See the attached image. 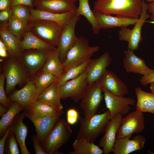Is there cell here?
<instances>
[{
  "instance_id": "1",
  "label": "cell",
  "mask_w": 154,
  "mask_h": 154,
  "mask_svg": "<svg viewBox=\"0 0 154 154\" xmlns=\"http://www.w3.org/2000/svg\"><path fill=\"white\" fill-rule=\"evenodd\" d=\"M141 0H96L93 12L138 19L142 12Z\"/></svg>"
},
{
  "instance_id": "2",
  "label": "cell",
  "mask_w": 154,
  "mask_h": 154,
  "mask_svg": "<svg viewBox=\"0 0 154 154\" xmlns=\"http://www.w3.org/2000/svg\"><path fill=\"white\" fill-rule=\"evenodd\" d=\"M80 127L76 138L94 142L102 133H104L111 119L108 110L101 114H94L87 118L79 117Z\"/></svg>"
},
{
  "instance_id": "3",
  "label": "cell",
  "mask_w": 154,
  "mask_h": 154,
  "mask_svg": "<svg viewBox=\"0 0 154 154\" xmlns=\"http://www.w3.org/2000/svg\"><path fill=\"white\" fill-rule=\"evenodd\" d=\"M69 125L64 119L60 118L48 132L40 143L46 154H63L58 150L68 142L72 134Z\"/></svg>"
},
{
  "instance_id": "4",
  "label": "cell",
  "mask_w": 154,
  "mask_h": 154,
  "mask_svg": "<svg viewBox=\"0 0 154 154\" xmlns=\"http://www.w3.org/2000/svg\"><path fill=\"white\" fill-rule=\"evenodd\" d=\"M98 46H90L88 40L82 37L78 38L68 52L62 63L64 70L79 65L91 59L100 49Z\"/></svg>"
},
{
  "instance_id": "5",
  "label": "cell",
  "mask_w": 154,
  "mask_h": 154,
  "mask_svg": "<svg viewBox=\"0 0 154 154\" xmlns=\"http://www.w3.org/2000/svg\"><path fill=\"white\" fill-rule=\"evenodd\" d=\"M62 28L54 21L31 19L28 21V30L41 40L56 47Z\"/></svg>"
},
{
  "instance_id": "6",
  "label": "cell",
  "mask_w": 154,
  "mask_h": 154,
  "mask_svg": "<svg viewBox=\"0 0 154 154\" xmlns=\"http://www.w3.org/2000/svg\"><path fill=\"white\" fill-rule=\"evenodd\" d=\"M51 50L30 49L21 50L18 59L29 77L35 76V75L42 70Z\"/></svg>"
},
{
  "instance_id": "7",
  "label": "cell",
  "mask_w": 154,
  "mask_h": 154,
  "mask_svg": "<svg viewBox=\"0 0 154 154\" xmlns=\"http://www.w3.org/2000/svg\"><path fill=\"white\" fill-rule=\"evenodd\" d=\"M141 13L137 22L132 29L125 28H121L118 31L119 39L120 40L128 42V48L132 51L138 49L141 41V29L146 20L151 15L147 13L148 4L144 0H141Z\"/></svg>"
},
{
  "instance_id": "8",
  "label": "cell",
  "mask_w": 154,
  "mask_h": 154,
  "mask_svg": "<svg viewBox=\"0 0 154 154\" xmlns=\"http://www.w3.org/2000/svg\"><path fill=\"white\" fill-rule=\"evenodd\" d=\"M2 73L6 79L7 94L13 91L17 85L29 80L18 58L10 57L5 64Z\"/></svg>"
},
{
  "instance_id": "9",
  "label": "cell",
  "mask_w": 154,
  "mask_h": 154,
  "mask_svg": "<svg viewBox=\"0 0 154 154\" xmlns=\"http://www.w3.org/2000/svg\"><path fill=\"white\" fill-rule=\"evenodd\" d=\"M103 88L98 82L88 85L80 106L84 117H89L98 110L104 98Z\"/></svg>"
},
{
  "instance_id": "10",
  "label": "cell",
  "mask_w": 154,
  "mask_h": 154,
  "mask_svg": "<svg viewBox=\"0 0 154 154\" xmlns=\"http://www.w3.org/2000/svg\"><path fill=\"white\" fill-rule=\"evenodd\" d=\"M79 19V17L76 15V11L61 30L56 48L62 64L68 52L78 38L75 34V29L76 23Z\"/></svg>"
},
{
  "instance_id": "11",
  "label": "cell",
  "mask_w": 154,
  "mask_h": 154,
  "mask_svg": "<svg viewBox=\"0 0 154 154\" xmlns=\"http://www.w3.org/2000/svg\"><path fill=\"white\" fill-rule=\"evenodd\" d=\"M86 70L77 78L68 81L60 86L61 99L70 98L75 102L82 99L88 84Z\"/></svg>"
},
{
  "instance_id": "12",
  "label": "cell",
  "mask_w": 154,
  "mask_h": 154,
  "mask_svg": "<svg viewBox=\"0 0 154 154\" xmlns=\"http://www.w3.org/2000/svg\"><path fill=\"white\" fill-rule=\"evenodd\" d=\"M145 128L143 114L136 110L122 117L117 134L116 139L131 136L133 133L142 131Z\"/></svg>"
},
{
  "instance_id": "13",
  "label": "cell",
  "mask_w": 154,
  "mask_h": 154,
  "mask_svg": "<svg viewBox=\"0 0 154 154\" xmlns=\"http://www.w3.org/2000/svg\"><path fill=\"white\" fill-rule=\"evenodd\" d=\"M103 90L106 108L110 112L111 119L119 114L123 115L128 114L131 109L129 106L135 104L133 98L116 96Z\"/></svg>"
},
{
  "instance_id": "14",
  "label": "cell",
  "mask_w": 154,
  "mask_h": 154,
  "mask_svg": "<svg viewBox=\"0 0 154 154\" xmlns=\"http://www.w3.org/2000/svg\"><path fill=\"white\" fill-rule=\"evenodd\" d=\"M77 0H34L36 9L53 13H64L76 11Z\"/></svg>"
},
{
  "instance_id": "15",
  "label": "cell",
  "mask_w": 154,
  "mask_h": 154,
  "mask_svg": "<svg viewBox=\"0 0 154 154\" xmlns=\"http://www.w3.org/2000/svg\"><path fill=\"white\" fill-rule=\"evenodd\" d=\"M25 117L33 123L37 135L41 142L47 134L60 118L61 115L56 116L40 115L25 110Z\"/></svg>"
},
{
  "instance_id": "16",
  "label": "cell",
  "mask_w": 154,
  "mask_h": 154,
  "mask_svg": "<svg viewBox=\"0 0 154 154\" xmlns=\"http://www.w3.org/2000/svg\"><path fill=\"white\" fill-rule=\"evenodd\" d=\"M123 115L119 114L112 118L106 129L105 133L99 142V146L102 148L104 153L113 152L116 140V135L120 125Z\"/></svg>"
},
{
  "instance_id": "17",
  "label": "cell",
  "mask_w": 154,
  "mask_h": 154,
  "mask_svg": "<svg viewBox=\"0 0 154 154\" xmlns=\"http://www.w3.org/2000/svg\"><path fill=\"white\" fill-rule=\"evenodd\" d=\"M97 82L103 89L116 95L123 96L128 93L126 85L112 71L106 69Z\"/></svg>"
},
{
  "instance_id": "18",
  "label": "cell",
  "mask_w": 154,
  "mask_h": 154,
  "mask_svg": "<svg viewBox=\"0 0 154 154\" xmlns=\"http://www.w3.org/2000/svg\"><path fill=\"white\" fill-rule=\"evenodd\" d=\"M112 58L108 52L99 57L90 60L86 69V81L88 85L97 82L110 65Z\"/></svg>"
},
{
  "instance_id": "19",
  "label": "cell",
  "mask_w": 154,
  "mask_h": 154,
  "mask_svg": "<svg viewBox=\"0 0 154 154\" xmlns=\"http://www.w3.org/2000/svg\"><path fill=\"white\" fill-rule=\"evenodd\" d=\"M131 136L116 139L113 150L114 154H129L142 149L146 141L145 137L140 134L130 139Z\"/></svg>"
},
{
  "instance_id": "20",
  "label": "cell",
  "mask_w": 154,
  "mask_h": 154,
  "mask_svg": "<svg viewBox=\"0 0 154 154\" xmlns=\"http://www.w3.org/2000/svg\"><path fill=\"white\" fill-rule=\"evenodd\" d=\"M123 67L128 72L137 73L143 76L149 75L154 71L146 65L145 61L136 56L129 49L124 51Z\"/></svg>"
},
{
  "instance_id": "21",
  "label": "cell",
  "mask_w": 154,
  "mask_h": 154,
  "mask_svg": "<svg viewBox=\"0 0 154 154\" xmlns=\"http://www.w3.org/2000/svg\"><path fill=\"white\" fill-rule=\"evenodd\" d=\"M93 12L100 29H106L115 27H119L121 29L127 28L129 25H134L139 19L113 16L100 13Z\"/></svg>"
},
{
  "instance_id": "22",
  "label": "cell",
  "mask_w": 154,
  "mask_h": 154,
  "mask_svg": "<svg viewBox=\"0 0 154 154\" xmlns=\"http://www.w3.org/2000/svg\"><path fill=\"white\" fill-rule=\"evenodd\" d=\"M25 117L24 112L20 115L16 116L9 127L15 134L16 140L19 145L21 153L30 154L31 153L27 149L25 143L28 128L23 122V119Z\"/></svg>"
},
{
  "instance_id": "23",
  "label": "cell",
  "mask_w": 154,
  "mask_h": 154,
  "mask_svg": "<svg viewBox=\"0 0 154 154\" xmlns=\"http://www.w3.org/2000/svg\"><path fill=\"white\" fill-rule=\"evenodd\" d=\"M35 90L36 88L32 80H29L22 88L13 92L9 98L12 101L20 104L24 107L25 110L34 101Z\"/></svg>"
},
{
  "instance_id": "24",
  "label": "cell",
  "mask_w": 154,
  "mask_h": 154,
  "mask_svg": "<svg viewBox=\"0 0 154 154\" xmlns=\"http://www.w3.org/2000/svg\"><path fill=\"white\" fill-rule=\"evenodd\" d=\"M31 19L52 21L58 23L62 27L71 18L76 11L64 13H55L42 11L29 7Z\"/></svg>"
},
{
  "instance_id": "25",
  "label": "cell",
  "mask_w": 154,
  "mask_h": 154,
  "mask_svg": "<svg viewBox=\"0 0 154 154\" xmlns=\"http://www.w3.org/2000/svg\"><path fill=\"white\" fill-rule=\"evenodd\" d=\"M0 40L4 43L10 57L18 58L21 52L20 40L8 30L7 24L1 25Z\"/></svg>"
},
{
  "instance_id": "26",
  "label": "cell",
  "mask_w": 154,
  "mask_h": 154,
  "mask_svg": "<svg viewBox=\"0 0 154 154\" xmlns=\"http://www.w3.org/2000/svg\"><path fill=\"white\" fill-rule=\"evenodd\" d=\"M60 86L57 80L46 88L39 95L37 100L47 102L58 110H62L63 106L60 101Z\"/></svg>"
},
{
  "instance_id": "27",
  "label": "cell",
  "mask_w": 154,
  "mask_h": 154,
  "mask_svg": "<svg viewBox=\"0 0 154 154\" xmlns=\"http://www.w3.org/2000/svg\"><path fill=\"white\" fill-rule=\"evenodd\" d=\"M64 70L62 64L60 59L58 50L57 48L54 47L50 51L41 72L50 73L58 77Z\"/></svg>"
},
{
  "instance_id": "28",
  "label": "cell",
  "mask_w": 154,
  "mask_h": 154,
  "mask_svg": "<svg viewBox=\"0 0 154 154\" xmlns=\"http://www.w3.org/2000/svg\"><path fill=\"white\" fill-rule=\"evenodd\" d=\"M135 92L137 99L136 110L154 114V93L145 92L139 87L135 88Z\"/></svg>"
},
{
  "instance_id": "29",
  "label": "cell",
  "mask_w": 154,
  "mask_h": 154,
  "mask_svg": "<svg viewBox=\"0 0 154 154\" xmlns=\"http://www.w3.org/2000/svg\"><path fill=\"white\" fill-rule=\"evenodd\" d=\"M21 50L30 49L49 50L55 47L41 40L28 31L19 42Z\"/></svg>"
},
{
  "instance_id": "30",
  "label": "cell",
  "mask_w": 154,
  "mask_h": 154,
  "mask_svg": "<svg viewBox=\"0 0 154 154\" xmlns=\"http://www.w3.org/2000/svg\"><path fill=\"white\" fill-rule=\"evenodd\" d=\"M25 110L34 114L43 116L62 115L64 113L63 111L58 110L50 104L38 100L33 102Z\"/></svg>"
},
{
  "instance_id": "31",
  "label": "cell",
  "mask_w": 154,
  "mask_h": 154,
  "mask_svg": "<svg viewBox=\"0 0 154 154\" xmlns=\"http://www.w3.org/2000/svg\"><path fill=\"white\" fill-rule=\"evenodd\" d=\"M73 151L69 154H102V149L95 144L94 142H89L83 139L76 138L72 144Z\"/></svg>"
},
{
  "instance_id": "32",
  "label": "cell",
  "mask_w": 154,
  "mask_h": 154,
  "mask_svg": "<svg viewBox=\"0 0 154 154\" xmlns=\"http://www.w3.org/2000/svg\"><path fill=\"white\" fill-rule=\"evenodd\" d=\"M24 109V107L18 102L13 101L7 111L0 120V135L3 136L11 125L17 115Z\"/></svg>"
},
{
  "instance_id": "33",
  "label": "cell",
  "mask_w": 154,
  "mask_h": 154,
  "mask_svg": "<svg viewBox=\"0 0 154 154\" xmlns=\"http://www.w3.org/2000/svg\"><path fill=\"white\" fill-rule=\"evenodd\" d=\"M79 4L76 10V14L79 17L81 15L84 16L92 26V31L95 34L99 33L100 28L93 12L90 8L89 0H78Z\"/></svg>"
},
{
  "instance_id": "34",
  "label": "cell",
  "mask_w": 154,
  "mask_h": 154,
  "mask_svg": "<svg viewBox=\"0 0 154 154\" xmlns=\"http://www.w3.org/2000/svg\"><path fill=\"white\" fill-rule=\"evenodd\" d=\"M58 79L52 74L44 72H41L34 77L32 80L36 88L34 101L37 100L42 92Z\"/></svg>"
},
{
  "instance_id": "35",
  "label": "cell",
  "mask_w": 154,
  "mask_h": 154,
  "mask_svg": "<svg viewBox=\"0 0 154 154\" xmlns=\"http://www.w3.org/2000/svg\"><path fill=\"white\" fill-rule=\"evenodd\" d=\"M28 20L19 19L12 15L7 24L8 31L21 40L28 31Z\"/></svg>"
},
{
  "instance_id": "36",
  "label": "cell",
  "mask_w": 154,
  "mask_h": 154,
  "mask_svg": "<svg viewBox=\"0 0 154 154\" xmlns=\"http://www.w3.org/2000/svg\"><path fill=\"white\" fill-rule=\"evenodd\" d=\"M91 59L78 66L64 70L58 80L60 85L69 80L74 79L84 72L87 69Z\"/></svg>"
},
{
  "instance_id": "37",
  "label": "cell",
  "mask_w": 154,
  "mask_h": 154,
  "mask_svg": "<svg viewBox=\"0 0 154 154\" xmlns=\"http://www.w3.org/2000/svg\"><path fill=\"white\" fill-rule=\"evenodd\" d=\"M12 15L22 20L29 21L31 19L29 7L23 5H17L11 8Z\"/></svg>"
},
{
  "instance_id": "38",
  "label": "cell",
  "mask_w": 154,
  "mask_h": 154,
  "mask_svg": "<svg viewBox=\"0 0 154 154\" xmlns=\"http://www.w3.org/2000/svg\"><path fill=\"white\" fill-rule=\"evenodd\" d=\"M7 139V144L5 150L6 153L8 154H20L17 142L13 131L10 130Z\"/></svg>"
},
{
  "instance_id": "39",
  "label": "cell",
  "mask_w": 154,
  "mask_h": 154,
  "mask_svg": "<svg viewBox=\"0 0 154 154\" xmlns=\"http://www.w3.org/2000/svg\"><path fill=\"white\" fill-rule=\"evenodd\" d=\"M5 77L3 73L0 75V103L5 107L9 108L12 105L13 102L8 98L6 95L5 91L4 88V82Z\"/></svg>"
},
{
  "instance_id": "40",
  "label": "cell",
  "mask_w": 154,
  "mask_h": 154,
  "mask_svg": "<svg viewBox=\"0 0 154 154\" xmlns=\"http://www.w3.org/2000/svg\"><path fill=\"white\" fill-rule=\"evenodd\" d=\"M79 112L75 108L69 109L66 112L67 122L69 125H74L79 118Z\"/></svg>"
},
{
  "instance_id": "41",
  "label": "cell",
  "mask_w": 154,
  "mask_h": 154,
  "mask_svg": "<svg viewBox=\"0 0 154 154\" xmlns=\"http://www.w3.org/2000/svg\"><path fill=\"white\" fill-rule=\"evenodd\" d=\"M12 15V11L11 8L1 11L0 12V21L1 25L7 24V23Z\"/></svg>"
},
{
  "instance_id": "42",
  "label": "cell",
  "mask_w": 154,
  "mask_h": 154,
  "mask_svg": "<svg viewBox=\"0 0 154 154\" xmlns=\"http://www.w3.org/2000/svg\"><path fill=\"white\" fill-rule=\"evenodd\" d=\"M33 145L36 154H46L42 148L40 141L37 135H34L32 137Z\"/></svg>"
},
{
  "instance_id": "43",
  "label": "cell",
  "mask_w": 154,
  "mask_h": 154,
  "mask_svg": "<svg viewBox=\"0 0 154 154\" xmlns=\"http://www.w3.org/2000/svg\"><path fill=\"white\" fill-rule=\"evenodd\" d=\"M34 0H11V8L17 5H23L33 8Z\"/></svg>"
},
{
  "instance_id": "44",
  "label": "cell",
  "mask_w": 154,
  "mask_h": 154,
  "mask_svg": "<svg viewBox=\"0 0 154 154\" xmlns=\"http://www.w3.org/2000/svg\"><path fill=\"white\" fill-rule=\"evenodd\" d=\"M153 69L154 70V66ZM140 81L141 84L144 86L154 82V71L149 75L143 76L140 79Z\"/></svg>"
},
{
  "instance_id": "45",
  "label": "cell",
  "mask_w": 154,
  "mask_h": 154,
  "mask_svg": "<svg viewBox=\"0 0 154 154\" xmlns=\"http://www.w3.org/2000/svg\"><path fill=\"white\" fill-rule=\"evenodd\" d=\"M10 129L9 127L3 136V137L0 140V154H3L4 153L5 150V141L7 140V138L10 132Z\"/></svg>"
},
{
  "instance_id": "46",
  "label": "cell",
  "mask_w": 154,
  "mask_h": 154,
  "mask_svg": "<svg viewBox=\"0 0 154 154\" xmlns=\"http://www.w3.org/2000/svg\"><path fill=\"white\" fill-rule=\"evenodd\" d=\"M11 0H0V11L11 8Z\"/></svg>"
},
{
  "instance_id": "47",
  "label": "cell",
  "mask_w": 154,
  "mask_h": 154,
  "mask_svg": "<svg viewBox=\"0 0 154 154\" xmlns=\"http://www.w3.org/2000/svg\"><path fill=\"white\" fill-rule=\"evenodd\" d=\"M147 11L151 15V20L154 21V1L148 4Z\"/></svg>"
},
{
  "instance_id": "48",
  "label": "cell",
  "mask_w": 154,
  "mask_h": 154,
  "mask_svg": "<svg viewBox=\"0 0 154 154\" xmlns=\"http://www.w3.org/2000/svg\"><path fill=\"white\" fill-rule=\"evenodd\" d=\"M9 108L1 104L0 105V115L1 117L7 111Z\"/></svg>"
},
{
  "instance_id": "49",
  "label": "cell",
  "mask_w": 154,
  "mask_h": 154,
  "mask_svg": "<svg viewBox=\"0 0 154 154\" xmlns=\"http://www.w3.org/2000/svg\"><path fill=\"white\" fill-rule=\"evenodd\" d=\"M9 55L6 49L0 48V56L3 58H5Z\"/></svg>"
},
{
  "instance_id": "50",
  "label": "cell",
  "mask_w": 154,
  "mask_h": 154,
  "mask_svg": "<svg viewBox=\"0 0 154 154\" xmlns=\"http://www.w3.org/2000/svg\"><path fill=\"white\" fill-rule=\"evenodd\" d=\"M150 86L149 89L151 92L154 93V82L150 83Z\"/></svg>"
},
{
  "instance_id": "51",
  "label": "cell",
  "mask_w": 154,
  "mask_h": 154,
  "mask_svg": "<svg viewBox=\"0 0 154 154\" xmlns=\"http://www.w3.org/2000/svg\"><path fill=\"white\" fill-rule=\"evenodd\" d=\"M0 48L7 49L4 43L1 40H0Z\"/></svg>"
},
{
  "instance_id": "52",
  "label": "cell",
  "mask_w": 154,
  "mask_h": 154,
  "mask_svg": "<svg viewBox=\"0 0 154 154\" xmlns=\"http://www.w3.org/2000/svg\"><path fill=\"white\" fill-rule=\"evenodd\" d=\"M147 2H152L154 1V0H146Z\"/></svg>"
}]
</instances>
